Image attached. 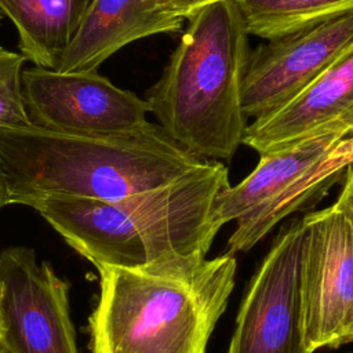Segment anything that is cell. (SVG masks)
Masks as SVG:
<instances>
[{
	"label": "cell",
	"instance_id": "cell-22",
	"mask_svg": "<svg viewBox=\"0 0 353 353\" xmlns=\"http://www.w3.org/2000/svg\"><path fill=\"white\" fill-rule=\"evenodd\" d=\"M3 19H4V14L1 12V10H0V23L3 22Z\"/></svg>",
	"mask_w": 353,
	"mask_h": 353
},
{
	"label": "cell",
	"instance_id": "cell-1",
	"mask_svg": "<svg viewBox=\"0 0 353 353\" xmlns=\"http://www.w3.org/2000/svg\"><path fill=\"white\" fill-rule=\"evenodd\" d=\"M228 185V168L208 160L168 185L121 200L44 196L22 205L95 268L150 272L205 258L219 232L211 218L214 199Z\"/></svg>",
	"mask_w": 353,
	"mask_h": 353
},
{
	"label": "cell",
	"instance_id": "cell-11",
	"mask_svg": "<svg viewBox=\"0 0 353 353\" xmlns=\"http://www.w3.org/2000/svg\"><path fill=\"white\" fill-rule=\"evenodd\" d=\"M186 19L157 0H91L58 72H95L127 44L159 33H182Z\"/></svg>",
	"mask_w": 353,
	"mask_h": 353
},
{
	"label": "cell",
	"instance_id": "cell-16",
	"mask_svg": "<svg viewBox=\"0 0 353 353\" xmlns=\"http://www.w3.org/2000/svg\"><path fill=\"white\" fill-rule=\"evenodd\" d=\"M353 163V132L343 137L323 161V167L330 172L345 171Z\"/></svg>",
	"mask_w": 353,
	"mask_h": 353
},
{
	"label": "cell",
	"instance_id": "cell-10",
	"mask_svg": "<svg viewBox=\"0 0 353 353\" xmlns=\"http://www.w3.org/2000/svg\"><path fill=\"white\" fill-rule=\"evenodd\" d=\"M328 132H353V46L288 105L252 120L243 143L265 154Z\"/></svg>",
	"mask_w": 353,
	"mask_h": 353
},
{
	"label": "cell",
	"instance_id": "cell-20",
	"mask_svg": "<svg viewBox=\"0 0 353 353\" xmlns=\"http://www.w3.org/2000/svg\"><path fill=\"white\" fill-rule=\"evenodd\" d=\"M0 299H1V283H0ZM4 328H3V319H1V309H0V341L3 339Z\"/></svg>",
	"mask_w": 353,
	"mask_h": 353
},
{
	"label": "cell",
	"instance_id": "cell-19",
	"mask_svg": "<svg viewBox=\"0 0 353 353\" xmlns=\"http://www.w3.org/2000/svg\"><path fill=\"white\" fill-rule=\"evenodd\" d=\"M11 204V197H10V190H8V183L6 174L0 165V210L4 208L6 205Z\"/></svg>",
	"mask_w": 353,
	"mask_h": 353
},
{
	"label": "cell",
	"instance_id": "cell-14",
	"mask_svg": "<svg viewBox=\"0 0 353 353\" xmlns=\"http://www.w3.org/2000/svg\"><path fill=\"white\" fill-rule=\"evenodd\" d=\"M248 34L273 40L353 14V0H237Z\"/></svg>",
	"mask_w": 353,
	"mask_h": 353
},
{
	"label": "cell",
	"instance_id": "cell-17",
	"mask_svg": "<svg viewBox=\"0 0 353 353\" xmlns=\"http://www.w3.org/2000/svg\"><path fill=\"white\" fill-rule=\"evenodd\" d=\"M216 1H225V0H157L159 6L164 11L176 17H181L183 19H188L197 10ZM233 1H237V0H233Z\"/></svg>",
	"mask_w": 353,
	"mask_h": 353
},
{
	"label": "cell",
	"instance_id": "cell-2",
	"mask_svg": "<svg viewBox=\"0 0 353 353\" xmlns=\"http://www.w3.org/2000/svg\"><path fill=\"white\" fill-rule=\"evenodd\" d=\"M205 161L150 121L113 135L0 128V165L11 204L44 196L121 200L168 185Z\"/></svg>",
	"mask_w": 353,
	"mask_h": 353
},
{
	"label": "cell",
	"instance_id": "cell-18",
	"mask_svg": "<svg viewBox=\"0 0 353 353\" xmlns=\"http://www.w3.org/2000/svg\"><path fill=\"white\" fill-rule=\"evenodd\" d=\"M335 204L347 211L353 218V163L346 167L343 175V186Z\"/></svg>",
	"mask_w": 353,
	"mask_h": 353
},
{
	"label": "cell",
	"instance_id": "cell-13",
	"mask_svg": "<svg viewBox=\"0 0 353 353\" xmlns=\"http://www.w3.org/2000/svg\"><path fill=\"white\" fill-rule=\"evenodd\" d=\"M91 0H0L18 32V48L33 65L57 70Z\"/></svg>",
	"mask_w": 353,
	"mask_h": 353
},
{
	"label": "cell",
	"instance_id": "cell-4",
	"mask_svg": "<svg viewBox=\"0 0 353 353\" xmlns=\"http://www.w3.org/2000/svg\"><path fill=\"white\" fill-rule=\"evenodd\" d=\"M92 353H205L234 287L233 254L150 272L97 266Z\"/></svg>",
	"mask_w": 353,
	"mask_h": 353
},
{
	"label": "cell",
	"instance_id": "cell-7",
	"mask_svg": "<svg viewBox=\"0 0 353 353\" xmlns=\"http://www.w3.org/2000/svg\"><path fill=\"white\" fill-rule=\"evenodd\" d=\"M22 94L30 125L47 131L113 135L149 121L146 101L98 70L58 72L33 65L22 72Z\"/></svg>",
	"mask_w": 353,
	"mask_h": 353
},
{
	"label": "cell",
	"instance_id": "cell-8",
	"mask_svg": "<svg viewBox=\"0 0 353 353\" xmlns=\"http://www.w3.org/2000/svg\"><path fill=\"white\" fill-rule=\"evenodd\" d=\"M3 339L11 353H79L69 285L28 247L0 252Z\"/></svg>",
	"mask_w": 353,
	"mask_h": 353
},
{
	"label": "cell",
	"instance_id": "cell-21",
	"mask_svg": "<svg viewBox=\"0 0 353 353\" xmlns=\"http://www.w3.org/2000/svg\"><path fill=\"white\" fill-rule=\"evenodd\" d=\"M0 353H11V352H10V350H8V349H7V347L0 342Z\"/></svg>",
	"mask_w": 353,
	"mask_h": 353
},
{
	"label": "cell",
	"instance_id": "cell-3",
	"mask_svg": "<svg viewBox=\"0 0 353 353\" xmlns=\"http://www.w3.org/2000/svg\"><path fill=\"white\" fill-rule=\"evenodd\" d=\"M160 79L146 91L157 124L201 160H230L248 125L241 83L248 32L233 0L208 4L188 19Z\"/></svg>",
	"mask_w": 353,
	"mask_h": 353
},
{
	"label": "cell",
	"instance_id": "cell-5",
	"mask_svg": "<svg viewBox=\"0 0 353 353\" xmlns=\"http://www.w3.org/2000/svg\"><path fill=\"white\" fill-rule=\"evenodd\" d=\"M305 239L303 216L276 236L241 301L228 353H312L303 332Z\"/></svg>",
	"mask_w": 353,
	"mask_h": 353
},
{
	"label": "cell",
	"instance_id": "cell-9",
	"mask_svg": "<svg viewBox=\"0 0 353 353\" xmlns=\"http://www.w3.org/2000/svg\"><path fill=\"white\" fill-rule=\"evenodd\" d=\"M353 46V14L269 40L250 51L241 106L252 120L280 110Z\"/></svg>",
	"mask_w": 353,
	"mask_h": 353
},
{
	"label": "cell",
	"instance_id": "cell-15",
	"mask_svg": "<svg viewBox=\"0 0 353 353\" xmlns=\"http://www.w3.org/2000/svg\"><path fill=\"white\" fill-rule=\"evenodd\" d=\"M28 59L0 46V128L30 125L22 94V72Z\"/></svg>",
	"mask_w": 353,
	"mask_h": 353
},
{
	"label": "cell",
	"instance_id": "cell-6",
	"mask_svg": "<svg viewBox=\"0 0 353 353\" xmlns=\"http://www.w3.org/2000/svg\"><path fill=\"white\" fill-rule=\"evenodd\" d=\"M303 221V332L314 353L353 342V218L334 203Z\"/></svg>",
	"mask_w": 353,
	"mask_h": 353
},
{
	"label": "cell",
	"instance_id": "cell-12",
	"mask_svg": "<svg viewBox=\"0 0 353 353\" xmlns=\"http://www.w3.org/2000/svg\"><path fill=\"white\" fill-rule=\"evenodd\" d=\"M346 134L328 132L284 149L259 154L256 167L241 182L225 186L214 199L211 218L221 229L274 203L296 181L320 165Z\"/></svg>",
	"mask_w": 353,
	"mask_h": 353
}]
</instances>
